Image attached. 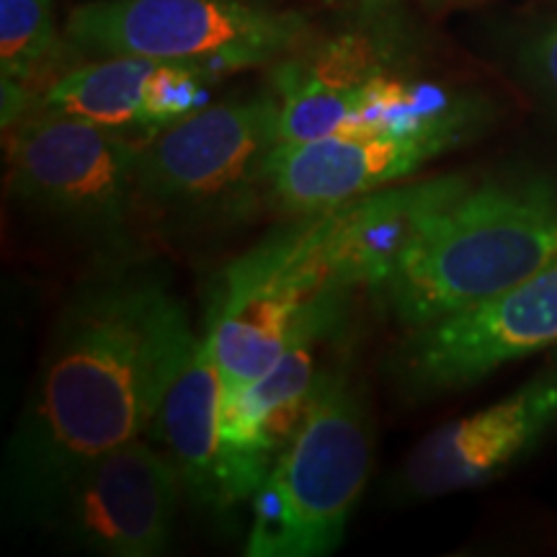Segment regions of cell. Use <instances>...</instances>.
Segmentation results:
<instances>
[{
	"mask_svg": "<svg viewBox=\"0 0 557 557\" xmlns=\"http://www.w3.org/2000/svg\"><path fill=\"white\" fill-rule=\"evenodd\" d=\"M374 459L361 387L341 364L320 369L297 434L250 498L248 557H323L344 542Z\"/></svg>",
	"mask_w": 557,
	"mask_h": 557,
	"instance_id": "5",
	"label": "cell"
},
{
	"mask_svg": "<svg viewBox=\"0 0 557 557\" xmlns=\"http://www.w3.org/2000/svg\"><path fill=\"white\" fill-rule=\"evenodd\" d=\"M305 18L248 0H90L67 16V39L94 58L186 62L209 73L267 65L295 50Z\"/></svg>",
	"mask_w": 557,
	"mask_h": 557,
	"instance_id": "7",
	"label": "cell"
},
{
	"mask_svg": "<svg viewBox=\"0 0 557 557\" xmlns=\"http://www.w3.org/2000/svg\"><path fill=\"white\" fill-rule=\"evenodd\" d=\"M351 205L299 218L222 274L207 320L225 395L253 385L287 351L308 305L361 284V246Z\"/></svg>",
	"mask_w": 557,
	"mask_h": 557,
	"instance_id": "3",
	"label": "cell"
},
{
	"mask_svg": "<svg viewBox=\"0 0 557 557\" xmlns=\"http://www.w3.org/2000/svg\"><path fill=\"white\" fill-rule=\"evenodd\" d=\"M521 73L557 109V21L542 26L519 52Z\"/></svg>",
	"mask_w": 557,
	"mask_h": 557,
	"instance_id": "16",
	"label": "cell"
},
{
	"mask_svg": "<svg viewBox=\"0 0 557 557\" xmlns=\"http://www.w3.org/2000/svg\"><path fill=\"white\" fill-rule=\"evenodd\" d=\"M557 344V259L504 295L406 331L389 357L410 398L478 385L498 367Z\"/></svg>",
	"mask_w": 557,
	"mask_h": 557,
	"instance_id": "9",
	"label": "cell"
},
{
	"mask_svg": "<svg viewBox=\"0 0 557 557\" xmlns=\"http://www.w3.org/2000/svg\"><path fill=\"white\" fill-rule=\"evenodd\" d=\"M181 498L171 459L139 436L70 480L39 524L88 555L158 557L171 549Z\"/></svg>",
	"mask_w": 557,
	"mask_h": 557,
	"instance_id": "10",
	"label": "cell"
},
{
	"mask_svg": "<svg viewBox=\"0 0 557 557\" xmlns=\"http://www.w3.org/2000/svg\"><path fill=\"white\" fill-rule=\"evenodd\" d=\"M214 73L186 62L114 54L70 70L39 107L145 139L205 109Z\"/></svg>",
	"mask_w": 557,
	"mask_h": 557,
	"instance_id": "13",
	"label": "cell"
},
{
	"mask_svg": "<svg viewBox=\"0 0 557 557\" xmlns=\"http://www.w3.org/2000/svg\"><path fill=\"white\" fill-rule=\"evenodd\" d=\"M346 292L333 289L308 305L276 364L253 385L222 398L220 480L225 508L256 496L308 416L320 377V341L341 320Z\"/></svg>",
	"mask_w": 557,
	"mask_h": 557,
	"instance_id": "11",
	"label": "cell"
},
{
	"mask_svg": "<svg viewBox=\"0 0 557 557\" xmlns=\"http://www.w3.org/2000/svg\"><path fill=\"white\" fill-rule=\"evenodd\" d=\"M58 50L52 0H0V70L29 83Z\"/></svg>",
	"mask_w": 557,
	"mask_h": 557,
	"instance_id": "15",
	"label": "cell"
},
{
	"mask_svg": "<svg viewBox=\"0 0 557 557\" xmlns=\"http://www.w3.org/2000/svg\"><path fill=\"white\" fill-rule=\"evenodd\" d=\"M557 259V184L436 178L400 191L364 287L403 331L504 295Z\"/></svg>",
	"mask_w": 557,
	"mask_h": 557,
	"instance_id": "2",
	"label": "cell"
},
{
	"mask_svg": "<svg viewBox=\"0 0 557 557\" xmlns=\"http://www.w3.org/2000/svg\"><path fill=\"white\" fill-rule=\"evenodd\" d=\"M3 132L13 205L107 253L129 248L137 220V137L41 107Z\"/></svg>",
	"mask_w": 557,
	"mask_h": 557,
	"instance_id": "6",
	"label": "cell"
},
{
	"mask_svg": "<svg viewBox=\"0 0 557 557\" xmlns=\"http://www.w3.org/2000/svg\"><path fill=\"white\" fill-rule=\"evenodd\" d=\"M557 423V361L508 398L457 418L416 444L393 491L423 500L468 491L517 465Z\"/></svg>",
	"mask_w": 557,
	"mask_h": 557,
	"instance_id": "12",
	"label": "cell"
},
{
	"mask_svg": "<svg viewBox=\"0 0 557 557\" xmlns=\"http://www.w3.org/2000/svg\"><path fill=\"white\" fill-rule=\"evenodd\" d=\"M475 116L468 101L444 96L434 107L393 122L278 143L267 165L271 205L308 218L377 194L465 143Z\"/></svg>",
	"mask_w": 557,
	"mask_h": 557,
	"instance_id": "8",
	"label": "cell"
},
{
	"mask_svg": "<svg viewBox=\"0 0 557 557\" xmlns=\"http://www.w3.org/2000/svg\"><path fill=\"white\" fill-rule=\"evenodd\" d=\"M276 145V96L199 109L139 139L137 220L173 240L240 225L269 199L267 165Z\"/></svg>",
	"mask_w": 557,
	"mask_h": 557,
	"instance_id": "4",
	"label": "cell"
},
{
	"mask_svg": "<svg viewBox=\"0 0 557 557\" xmlns=\"http://www.w3.org/2000/svg\"><path fill=\"white\" fill-rule=\"evenodd\" d=\"M222 372L212 338L199 336L181 359L148 438L176 468L184 498L194 508L225 511L220 480Z\"/></svg>",
	"mask_w": 557,
	"mask_h": 557,
	"instance_id": "14",
	"label": "cell"
},
{
	"mask_svg": "<svg viewBox=\"0 0 557 557\" xmlns=\"http://www.w3.org/2000/svg\"><path fill=\"white\" fill-rule=\"evenodd\" d=\"M186 305L152 267L116 261L70 295L3 459L5 504L45 517L96 459L148 436L197 341Z\"/></svg>",
	"mask_w": 557,
	"mask_h": 557,
	"instance_id": "1",
	"label": "cell"
}]
</instances>
